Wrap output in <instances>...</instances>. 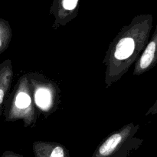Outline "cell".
Instances as JSON below:
<instances>
[{
  "label": "cell",
  "mask_w": 157,
  "mask_h": 157,
  "mask_svg": "<svg viewBox=\"0 0 157 157\" xmlns=\"http://www.w3.org/2000/svg\"><path fill=\"white\" fill-rule=\"evenodd\" d=\"M153 20L151 14L136 15L112 42L104 61L107 87L121 78L138 59L149 41Z\"/></svg>",
  "instance_id": "1"
},
{
  "label": "cell",
  "mask_w": 157,
  "mask_h": 157,
  "mask_svg": "<svg viewBox=\"0 0 157 157\" xmlns=\"http://www.w3.org/2000/svg\"><path fill=\"white\" fill-rule=\"evenodd\" d=\"M35 103L28 74L18 79L13 92L6 97L4 103V115L6 122L22 120L25 127L32 126L36 123L37 115Z\"/></svg>",
  "instance_id": "2"
},
{
  "label": "cell",
  "mask_w": 157,
  "mask_h": 157,
  "mask_svg": "<svg viewBox=\"0 0 157 157\" xmlns=\"http://www.w3.org/2000/svg\"><path fill=\"white\" fill-rule=\"evenodd\" d=\"M139 129V125L133 123L126 125L103 141L91 157H129L143 143V139L133 137Z\"/></svg>",
  "instance_id": "3"
},
{
  "label": "cell",
  "mask_w": 157,
  "mask_h": 157,
  "mask_svg": "<svg viewBox=\"0 0 157 157\" xmlns=\"http://www.w3.org/2000/svg\"><path fill=\"white\" fill-rule=\"evenodd\" d=\"M35 106L45 115L55 111L58 99V89L55 83L38 73L28 74Z\"/></svg>",
  "instance_id": "4"
},
{
  "label": "cell",
  "mask_w": 157,
  "mask_h": 157,
  "mask_svg": "<svg viewBox=\"0 0 157 157\" xmlns=\"http://www.w3.org/2000/svg\"><path fill=\"white\" fill-rule=\"evenodd\" d=\"M157 65V22L151 38L146 45L135 63L133 75H140L154 68Z\"/></svg>",
  "instance_id": "5"
},
{
  "label": "cell",
  "mask_w": 157,
  "mask_h": 157,
  "mask_svg": "<svg viewBox=\"0 0 157 157\" xmlns=\"http://www.w3.org/2000/svg\"><path fill=\"white\" fill-rule=\"evenodd\" d=\"M79 0H53L51 12L55 16V24L64 25L74 18Z\"/></svg>",
  "instance_id": "6"
},
{
  "label": "cell",
  "mask_w": 157,
  "mask_h": 157,
  "mask_svg": "<svg viewBox=\"0 0 157 157\" xmlns=\"http://www.w3.org/2000/svg\"><path fill=\"white\" fill-rule=\"evenodd\" d=\"M32 149L35 157H70L69 151L58 143L36 141Z\"/></svg>",
  "instance_id": "7"
},
{
  "label": "cell",
  "mask_w": 157,
  "mask_h": 157,
  "mask_svg": "<svg viewBox=\"0 0 157 157\" xmlns=\"http://www.w3.org/2000/svg\"><path fill=\"white\" fill-rule=\"evenodd\" d=\"M13 78V66L10 59L0 64V115Z\"/></svg>",
  "instance_id": "8"
},
{
  "label": "cell",
  "mask_w": 157,
  "mask_h": 157,
  "mask_svg": "<svg viewBox=\"0 0 157 157\" xmlns=\"http://www.w3.org/2000/svg\"><path fill=\"white\" fill-rule=\"evenodd\" d=\"M12 36V29L9 22L0 18V55L9 47Z\"/></svg>",
  "instance_id": "9"
},
{
  "label": "cell",
  "mask_w": 157,
  "mask_h": 157,
  "mask_svg": "<svg viewBox=\"0 0 157 157\" xmlns=\"http://www.w3.org/2000/svg\"><path fill=\"white\" fill-rule=\"evenodd\" d=\"M157 114V99L154 103V104L148 109V111L146 113V115H154Z\"/></svg>",
  "instance_id": "10"
},
{
  "label": "cell",
  "mask_w": 157,
  "mask_h": 157,
  "mask_svg": "<svg viewBox=\"0 0 157 157\" xmlns=\"http://www.w3.org/2000/svg\"><path fill=\"white\" fill-rule=\"evenodd\" d=\"M2 157H25L23 155H20L18 153H15V152H12V151L6 150L2 155Z\"/></svg>",
  "instance_id": "11"
}]
</instances>
